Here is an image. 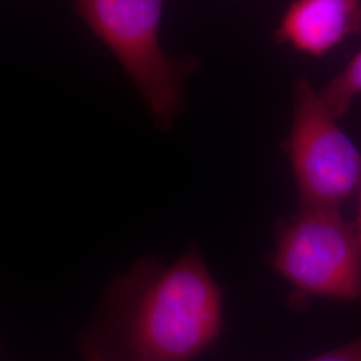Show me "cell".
I'll return each mask as SVG.
<instances>
[{
	"label": "cell",
	"instance_id": "obj_1",
	"mask_svg": "<svg viewBox=\"0 0 361 361\" xmlns=\"http://www.w3.org/2000/svg\"><path fill=\"white\" fill-rule=\"evenodd\" d=\"M221 328L222 290L190 247L168 267L143 257L116 276L80 349L89 361H190Z\"/></svg>",
	"mask_w": 361,
	"mask_h": 361
},
{
	"label": "cell",
	"instance_id": "obj_2",
	"mask_svg": "<svg viewBox=\"0 0 361 361\" xmlns=\"http://www.w3.org/2000/svg\"><path fill=\"white\" fill-rule=\"evenodd\" d=\"M78 16L116 58L140 91L155 128H173L197 59H176L159 42L164 0H73Z\"/></svg>",
	"mask_w": 361,
	"mask_h": 361
},
{
	"label": "cell",
	"instance_id": "obj_3",
	"mask_svg": "<svg viewBox=\"0 0 361 361\" xmlns=\"http://www.w3.org/2000/svg\"><path fill=\"white\" fill-rule=\"evenodd\" d=\"M274 271L297 293L361 300V237L336 209H301L279 229Z\"/></svg>",
	"mask_w": 361,
	"mask_h": 361
},
{
	"label": "cell",
	"instance_id": "obj_4",
	"mask_svg": "<svg viewBox=\"0 0 361 361\" xmlns=\"http://www.w3.org/2000/svg\"><path fill=\"white\" fill-rule=\"evenodd\" d=\"M301 209H336L361 186V152L338 126L307 78L293 86V116L285 142Z\"/></svg>",
	"mask_w": 361,
	"mask_h": 361
},
{
	"label": "cell",
	"instance_id": "obj_5",
	"mask_svg": "<svg viewBox=\"0 0 361 361\" xmlns=\"http://www.w3.org/2000/svg\"><path fill=\"white\" fill-rule=\"evenodd\" d=\"M360 32L361 0H293L274 39L317 58Z\"/></svg>",
	"mask_w": 361,
	"mask_h": 361
},
{
	"label": "cell",
	"instance_id": "obj_6",
	"mask_svg": "<svg viewBox=\"0 0 361 361\" xmlns=\"http://www.w3.org/2000/svg\"><path fill=\"white\" fill-rule=\"evenodd\" d=\"M319 92L332 116L337 119L345 116L352 102L361 95V50Z\"/></svg>",
	"mask_w": 361,
	"mask_h": 361
},
{
	"label": "cell",
	"instance_id": "obj_7",
	"mask_svg": "<svg viewBox=\"0 0 361 361\" xmlns=\"http://www.w3.org/2000/svg\"><path fill=\"white\" fill-rule=\"evenodd\" d=\"M308 361H361V336L348 344Z\"/></svg>",
	"mask_w": 361,
	"mask_h": 361
},
{
	"label": "cell",
	"instance_id": "obj_8",
	"mask_svg": "<svg viewBox=\"0 0 361 361\" xmlns=\"http://www.w3.org/2000/svg\"><path fill=\"white\" fill-rule=\"evenodd\" d=\"M355 224L357 226V231L360 233L361 237V186L360 190H359V216H357V219H355Z\"/></svg>",
	"mask_w": 361,
	"mask_h": 361
}]
</instances>
